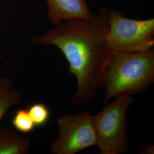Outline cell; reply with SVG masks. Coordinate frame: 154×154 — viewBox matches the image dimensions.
I'll return each mask as SVG.
<instances>
[{"label": "cell", "mask_w": 154, "mask_h": 154, "mask_svg": "<svg viewBox=\"0 0 154 154\" xmlns=\"http://www.w3.org/2000/svg\"><path fill=\"white\" fill-rule=\"evenodd\" d=\"M108 41L112 52L137 53L153 48L154 18L135 20L108 9Z\"/></svg>", "instance_id": "cell-4"}, {"label": "cell", "mask_w": 154, "mask_h": 154, "mask_svg": "<svg viewBox=\"0 0 154 154\" xmlns=\"http://www.w3.org/2000/svg\"><path fill=\"white\" fill-rule=\"evenodd\" d=\"M21 99V93L13 86L10 79H0V122L11 106L19 103Z\"/></svg>", "instance_id": "cell-8"}, {"label": "cell", "mask_w": 154, "mask_h": 154, "mask_svg": "<svg viewBox=\"0 0 154 154\" xmlns=\"http://www.w3.org/2000/svg\"><path fill=\"white\" fill-rule=\"evenodd\" d=\"M140 154H154V146L145 144L141 148Z\"/></svg>", "instance_id": "cell-11"}, {"label": "cell", "mask_w": 154, "mask_h": 154, "mask_svg": "<svg viewBox=\"0 0 154 154\" xmlns=\"http://www.w3.org/2000/svg\"><path fill=\"white\" fill-rule=\"evenodd\" d=\"M48 17L56 25L60 22L75 18H88L91 13L88 0H46Z\"/></svg>", "instance_id": "cell-6"}, {"label": "cell", "mask_w": 154, "mask_h": 154, "mask_svg": "<svg viewBox=\"0 0 154 154\" xmlns=\"http://www.w3.org/2000/svg\"><path fill=\"white\" fill-rule=\"evenodd\" d=\"M11 123L17 131L24 134L32 132L35 127L28 109H25L17 111L13 116Z\"/></svg>", "instance_id": "cell-9"}, {"label": "cell", "mask_w": 154, "mask_h": 154, "mask_svg": "<svg viewBox=\"0 0 154 154\" xmlns=\"http://www.w3.org/2000/svg\"><path fill=\"white\" fill-rule=\"evenodd\" d=\"M31 141L11 128H0V154H28Z\"/></svg>", "instance_id": "cell-7"}, {"label": "cell", "mask_w": 154, "mask_h": 154, "mask_svg": "<svg viewBox=\"0 0 154 154\" xmlns=\"http://www.w3.org/2000/svg\"><path fill=\"white\" fill-rule=\"evenodd\" d=\"M154 82V50L113 52L105 70V104L120 95L145 91Z\"/></svg>", "instance_id": "cell-2"}, {"label": "cell", "mask_w": 154, "mask_h": 154, "mask_svg": "<svg viewBox=\"0 0 154 154\" xmlns=\"http://www.w3.org/2000/svg\"><path fill=\"white\" fill-rule=\"evenodd\" d=\"M94 116L97 146L102 154H121L130 149L126 114L135 101L132 95H120Z\"/></svg>", "instance_id": "cell-3"}, {"label": "cell", "mask_w": 154, "mask_h": 154, "mask_svg": "<svg viewBox=\"0 0 154 154\" xmlns=\"http://www.w3.org/2000/svg\"><path fill=\"white\" fill-rule=\"evenodd\" d=\"M55 28L32 39L36 44L54 46L69 63L70 73L77 79L73 105H85L103 88L105 70L113 53L108 41V8L88 18L60 22Z\"/></svg>", "instance_id": "cell-1"}, {"label": "cell", "mask_w": 154, "mask_h": 154, "mask_svg": "<svg viewBox=\"0 0 154 154\" xmlns=\"http://www.w3.org/2000/svg\"><path fill=\"white\" fill-rule=\"evenodd\" d=\"M1 1V0H0V1Z\"/></svg>", "instance_id": "cell-12"}, {"label": "cell", "mask_w": 154, "mask_h": 154, "mask_svg": "<svg viewBox=\"0 0 154 154\" xmlns=\"http://www.w3.org/2000/svg\"><path fill=\"white\" fill-rule=\"evenodd\" d=\"M57 123L59 133L50 146L51 154H75L97 146L94 116L88 112L61 116Z\"/></svg>", "instance_id": "cell-5"}, {"label": "cell", "mask_w": 154, "mask_h": 154, "mask_svg": "<svg viewBox=\"0 0 154 154\" xmlns=\"http://www.w3.org/2000/svg\"><path fill=\"white\" fill-rule=\"evenodd\" d=\"M28 111L35 127L44 126L49 121L50 116L49 110L43 103L33 104L29 108Z\"/></svg>", "instance_id": "cell-10"}]
</instances>
